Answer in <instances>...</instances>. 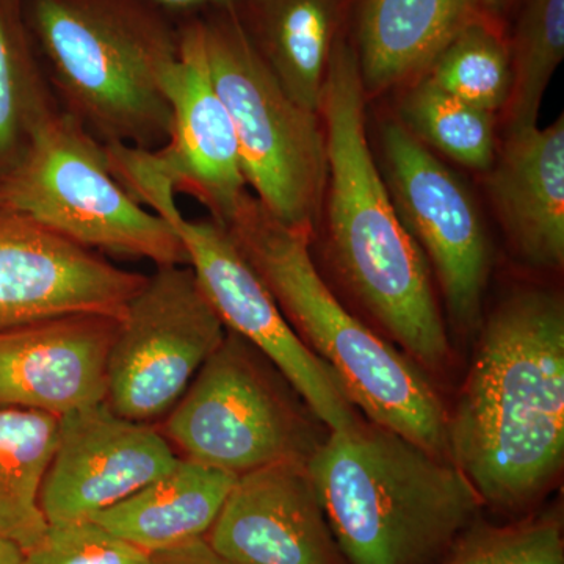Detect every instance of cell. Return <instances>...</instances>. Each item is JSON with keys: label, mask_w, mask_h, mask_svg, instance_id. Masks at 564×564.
<instances>
[{"label": "cell", "mask_w": 564, "mask_h": 564, "mask_svg": "<svg viewBox=\"0 0 564 564\" xmlns=\"http://www.w3.org/2000/svg\"><path fill=\"white\" fill-rule=\"evenodd\" d=\"M473 364L447 411L448 454L497 513H530L564 463V303L521 288L481 322Z\"/></svg>", "instance_id": "obj_1"}, {"label": "cell", "mask_w": 564, "mask_h": 564, "mask_svg": "<svg viewBox=\"0 0 564 564\" xmlns=\"http://www.w3.org/2000/svg\"><path fill=\"white\" fill-rule=\"evenodd\" d=\"M366 99L355 50L343 33L329 58L321 106L328 152L326 254L383 337L430 377L443 375L452 364V345L433 273L373 159Z\"/></svg>", "instance_id": "obj_2"}, {"label": "cell", "mask_w": 564, "mask_h": 564, "mask_svg": "<svg viewBox=\"0 0 564 564\" xmlns=\"http://www.w3.org/2000/svg\"><path fill=\"white\" fill-rule=\"evenodd\" d=\"M304 345L332 369L367 421L451 459L447 408L430 375L334 295L311 254L310 234L243 196L223 225ZM452 462V459H451Z\"/></svg>", "instance_id": "obj_3"}, {"label": "cell", "mask_w": 564, "mask_h": 564, "mask_svg": "<svg viewBox=\"0 0 564 564\" xmlns=\"http://www.w3.org/2000/svg\"><path fill=\"white\" fill-rule=\"evenodd\" d=\"M166 13L152 0H28L55 102L99 143L158 151L169 141L181 25Z\"/></svg>", "instance_id": "obj_4"}, {"label": "cell", "mask_w": 564, "mask_h": 564, "mask_svg": "<svg viewBox=\"0 0 564 564\" xmlns=\"http://www.w3.org/2000/svg\"><path fill=\"white\" fill-rule=\"evenodd\" d=\"M348 564H440L484 502L451 459L361 419L307 463Z\"/></svg>", "instance_id": "obj_5"}, {"label": "cell", "mask_w": 564, "mask_h": 564, "mask_svg": "<svg viewBox=\"0 0 564 564\" xmlns=\"http://www.w3.org/2000/svg\"><path fill=\"white\" fill-rule=\"evenodd\" d=\"M198 18L215 90L231 117L248 187L284 225L314 237L328 152L321 113L299 106L252 46L237 9Z\"/></svg>", "instance_id": "obj_6"}, {"label": "cell", "mask_w": 564, "mask_h": 564, "mask_svg": "<svg viewBox=\"0 0 564 564\" xmlns=\"http://www.w3.org/2000/svg\"><path fill=\"white\" fill-rule=\"evenodd\" d=\"M109 165L122 187L161 215L180 236L188 267L225 328L261 351L329 432L350 429L361 421L362 415L345 395L332 369L293 332L228 231L212 218L188 220L182 215L172 181L152 152L113 147Z\"/></svg>", "instance_id": "obj_7"}, {"label": "cell", "mask_w": 564, "mask_h": 564, "mask_svg": "<svg viewBox=\"0 0 564 564\" xmlns=\"http://www.w3.org/2000/svg\"><path fill=\"white\" fill-rule=\"evenodd\" d=\"M0 209L32 218L87 250L188 265L184 243L161 215L111 173L104 144L58 110L0 181Z\"/></svg>", "instance_id": "obj_8"}, {"label": "cell", "mask_w": 564, "mask_h": 564, "mask_svg": "<svg viewBox=\"0 0 564 564\" xmlns=\"http://www.w3.org/2000/svg\"><path fill=\"white\" fill-rule=\"evenodd\" d=\"M162 433L182 458L240 477L310 463L329 430L261 351L226 329Z\"/></svg>", "instance_id": "obj_9"}, {"label": "cell", "mask_w": 564, "mask_h": 564, "mask_svg": "<svg viewBox=\"0 0 564 564\" xmlns=\"http://www.w3.org/2000/svg\"><path fill=\"white\" fill-rule=\"evenodd\" d=\"M225 336L191 267H158L120 317L106 402L131 421H163Z\"/></svg>", "instance_id": "obj_10"}, {"label": "cell", "mask_w": 564, "mask_h": 564, "mask_svg": "<svg viewBox=\"0 0 564 564\" xmlns=\"http://www.w3.org/2000/svg\"><path fill=\"white\" fill-rule=\"evenodd\" d=\"M381 174L397 214L436 278L455 328L474 336L484 322L491 245L466 184L399 120L381 126Z\"/></svg>", "instance_id": "obj_11"}, {"label": "cell", "mask_w": 564, "mask_h": 564, "mask_svg": "<svg viewBox=\"0 0 564 564\" xmlns=\"http://www.w3.org/2000/svg\"><path fill=\"white\" fill-rule=\"evenodd\" d=\"M180 459L150 423L122 417L106 400L82 408L61 417L41 510L50 525L88 521L172 470Z\"/></svg>", "instance_id": "obj_12"}, {"label": "cell", "mask_w": 564, "mask_h": 564, "mask_svg": "<svg viewBox=\"0 0 564 564\" xmlns=\"http://www.w3.org/2000/svg\"><path fill=\"white\" fill-rule=\"evenodd\" d=\"M144 281L25 215L0 209V333L66 314L121 317Z\"/></svg>", "instance_id": "obj_13"}, {"label": "cell", "mask_w": 564, "mask_h": 564, "mask_svg": "<svg viewBox=\"0 0 564 564\" xmlns=\"http://www.w3.org/2000/svg\"><path fill=\"white\" fill-rule=\"evenodd\" d=\"M170 139L152 151L174 192L187 193L225 225L248 193L232 120L207 68L198 18L181 25L180 57L165 84Z\"/></svg>", "instance_id": "obj_14"}, {"label": "cell", "mask_w": 564, "mask_h": 564, "mask_svg": "<svg viewBox=\"0 0 564 564\" xmlns=\"http://www.w3.org/2000/svg\"><path fill=\"white\" fill-rule=\"evenodd\" d=\"M204 540L232 564H348L307 463L237 477Z\"/></svg>", "instance_id": "obj_15"}, {"label": "cell", "mask_w": 564, "mask_h": 564, "mask_svg": "<svg viewBox=\"0 0 564 564\" xmlns=\"http://www.w3.org/2000/svg\"><path fill=\"white\" fill-rule=\"evenodd\" d=\"M118 325L79 313L0 333V403L62 417L104 402Z\"/></svg>", "instance_id": "obj_16"}, {"label": "cell", "mask_w": 564, "mask_h": 564, "mask_svg": "<svg viewBox=\"0 0 564 564\" xmlns=\"http://www.w3.org/2000/svg\"><path fill=\"white\" fill-rule=\"evenodd\" d=\"M488 193L505 236L529 265H564V115L547 128L508 131L488 170Z\"/></svg>", "instance_id": "obj_17"}, {"label": "cell", "mask_w": 564, "mask_h": 564, "mask_svg": "<svg viewBox=\"0 0 564 564\" xmlns=\"http://www.w3.org/2000/svg\"><path fill=\"white\" fill-rule=\"evenodd\" d=\"M364 91L378 95L421 79L467 25L488 17L478 0H351Z\"/></svg>", "instance_id": "obj_18"}, {"label": "cell", "mask_w": 564, "mask_h": 564, "mask_svg": "<svg viewBox=\"0 0 564 564\" xmlns=\"http://www.w3.org/2000/svg\"><path fill=\"white\" fill-rule=\"evenodd\" d=\"M351 0H240L245 31L282 90L321 113L334 44Z\"/></svg>", "instance_id": "obj_19"}, {"label": "cell", "mask_w": 564, "mask_h": 564, "mask_svg": "<svg viewBox=\"0 0 564 564\" xmlns=\"http://www.w3.org/2000/svg\"><path fill=\"white\" fill-rule=\"evenodd\" d=\"M236 480V475L181 456L172 470L91 521L147 554L180 547L206 538Z\"/></svg>", "instance_id": "obj_20"}, {"label": "cell", "mask_w": 564, "mask_h": 564, "mask_svg": "<svg viewBox=\"0 0 564 564\" xmlns=\"http://www.w3.org/2000/svg\"><path fill=\"white\" fill-rule=\"evenodd\" d=\"M61 417L0 403V536L29 552L47 532L40 496Z\"/></svg>", "instance_id": "obj_21"}, {"label": "cell", "mask_w": 564, "mask_h": 564, "mask_svg": "<svg viewBox=\"0 0 564 564\" xmlns=\"http://www.w3.org/2000/svg\"><path fill=\"white\" fill-rule=\"evenodd\" d=\"M58 110L22 18L10 0H0V181Z\"/></svg>", "instance_id": "obj_22"}, {"label": "cell", "mask_w": 564, "mask_h": 564, "mask_svg": "<svg viewBox=\"0 0 564 564\" xmlns=\"http://www.w3.org/2000/svg\"><path fill=\"white\" fill-rule=\"evenodd\" d=\"M496 117L419 79L403 93L397 120L429 150L488 172L497 154Z\"/></svg>", "instance_id": "obj_23"}, {"label": "cell", "mask_w": 564, "mask_h": 564, "mask_svg": "<svg viewBox=\"0 0 564 564\" xmlns=\"http://www.w3.org/2000/svg\"><path fill=\"white\" fill-rule=\"evenodd\" d=\"M507 33L511 90L502 111L505 129L538 124L544 93L564 57V0H522Z\"/></svg>", "instance_id": "obj_24"}, {"label": "cell", "mask_w": 564, "mask_h": 564, "mask_svg": "<svg viewBox=\"0 0 564 564\" xmlns=\"http://www.w3.org/2000/svg\"><path fill=\"white\" fill-rule=\"evenodd\" d=\"M421 79L478 109L502 113L511 90L507 28L489 17L467 25Z\"/></svg>", "instance_id": "obj_25"}, {"label": "cell", "mask_w": 564, "mask_h": 564, "mask_svg": "<svg viewBox=\"0 0 564 564\" xmlns=\"http://www.w3.org/2000/svg\"><path fill=\"white\" fill-rule=\"evenodd\" d=\"M440 564H564L562 511L551 508L503 525L480 516Z\"/></svg>", "instance_id": "obj_26"}, {"label": "cell", "mask_w": 564, "mask_h": 564, "mask_svg": "<svg viewBox=\"0 0 564 564\" xmlns=\"http://www.w3.org/2000/svg\"><path fill=\"white\" fill-rule=\"evenodd\" d=\"M147 552L126 543L95 521L47 527L24 564H144Z\"/></svg>", "instance_id": "obj_27"}, {"label": "cell", "mask_w": 564, "mask_h": 564, "mask_svg": "<svg viewBox=\"0 0 564 564\" xmlns=\"http://www.w3.org/2000/svg\"><path fill=\"white\" fill-rule=\"evenodd\" d=\"M144 564H232L214 551L206 540L148 554Z\"/></svg>", "instance_id": "obj_28"}, {"label": "cell", "mask_w": 564, "mask_h": 564, "mask_svg": "<svg viewBox=\"0 0 564 564\" xmlns=\"http://www.w3.org/2000/svg\"><path fill=\"white\" fill-rule=\"evenodd\" d=\"M166 11H207L237 9L240 0H152Z\"/></svg>", "instance_id": "obj_29"}, {"label": "cell", "mask_w": 564, "mask_h": 564, "mask_svg": "<svg viewBox=\"0 0 564 564\" xmlns=\"http://www.w3.org/2000/svg\"><path fill=\"white\" fill-rule=\"evenodd\" d=\"M481 10L488 14L491 20L505 25L508 14L511 13L522 2V0H478Z\"/></svg>", "instance_id": "obj_30"}, {"label": "cell", "mask_w": 564, "mask_h": 564, "mask_svg": "<svg viewBox=\"0 0 564 564\" xmlns=\"http://www.w3.org/2000/svg\"><path fill=\"white\" fill-rule=\"evenodd\" d=\"M25 552L9 538L0 536V564H24Z\"/></svg>", "instance_id": "obj_31"}]
</instances>
